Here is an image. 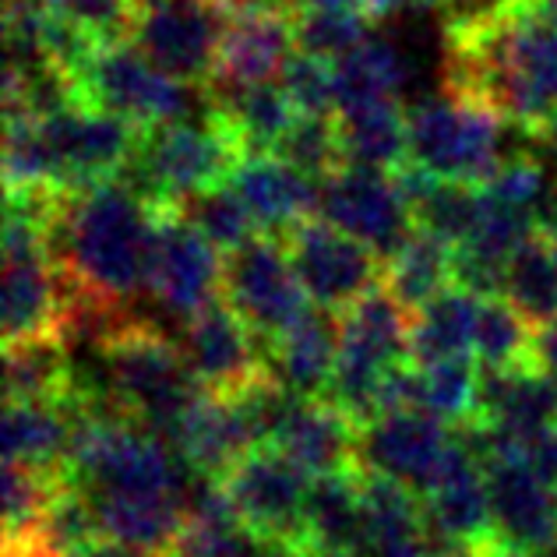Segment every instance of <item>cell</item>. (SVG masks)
Returning a JSON list of instances; mask_svg holds the SVG:
<instances>
[{
  "label": "cell",
  "mask_w": 557,
  "mask_h": 557,
  "mask_svg": "<svg viewBox=\"0 0 557 557\" xmlns=\"http://www.w3.org/2000/svg\"><path fill=\"white\" fill-rule=\"evenodd\" d=\"M536 363L557 377V318H550L544 329H536Z\"/></svg>",
  "instance_id": "obj_45"
},
{
  "label": "cell",
  "mask_w": 557,
  "mask_h": 557,
  "mask_svg": "<svg viewBox=\"0 0 557 557\" xmlns=\"http://www.w3.org/2000/svg\"><path fill=\"white\" fill-rule=\"evenodd\" d=\"M96 354L102 368V381L96 388L124 417L145 423L166 445H173L181 413L201 388L184 346L170 339V332L156 325L152 318L127 314L124 325Z\"/></svg>",
  "instance_id": "obj_3"
},
{
  "label": "cell",
  "mask_w": 557,
  "mask_h": 557,
  "mask_svg": "<svg viewBox=\"0 0 557 557\" xmlns=\"http://www.w3.org/2000/svg\"><path fill=\"white\" fill-rule=\"evenodd\" d=\"M195 89L170 78L131 39L102 42L82 78V102L121 113L145 131L173 121H187L195 110Z\"/></svg>",
  "instance_id": "obj_8"
},
{
  "label": "cell",
  "mask_w": 557,
  "mask_h": 557,
  "mask_svg": "<svg viewBox=\"0 0 557 557\" xmlns=\"http://www.w3.org/2000/svg\"><path fill=\"white\" fill-rule=\"evenodd\" d=\"M75 297V278L53 255L4 258V346L33 339H61L67 304Z\"/></svg>",
  "instance_id": "obj_17"
},
{
  "label": "cell",
  "mask_w": 557,
  "mask_h": 557,
  "mask_svg": "<svg viewBox=\"0 0 557 557\" xmlns=\"http://www.w3.org/2000/svg\"><path fill=\"white\" fill-rule=\"evenodd\" d=\"M431 530L442 547H476L494 544V508L487 469H483L456 434V451H451L445 476L428 494Z\"/></svg>",
  "instance_id": "obj_22"
},
{
  "label": "cell",
  "mask_w": 557,
  "mask_h": 557,
  "mask_svg": "<svg viewBox=\"0 0 557 557\" xmlns=\"http://www.w3.org/2000/svg\"><path fill=\"white\" fill-rule=\"evenodd\" d=\"M212 113L226 121V127L240 138L247 156L275 152V145L293 127L300 110L278 82L265 85H205Z\"/></svg>",
  "instance_id": "obj_27"
},
{
  "label": "cell",
  "mask_w": 557,
  "mask_h": 557,
  "mask_svg": "<svg viewBox=\"0 0 557 557\" xmlns=\"http://www.w3.org/2000/svg\"><path fill=\"white\" fill-rule=\"evenodd\" d=\"M476 307L473 297L462 286H448L437 293L431 304L413 311V332H409V360L420 368L431 363L473 357V329H476Z\"/></svg>",
  "instance_id": "obj_31"
},
{
  "label": "cell",
  "mask_w": 557,
  "mask_h": 557,
  "mask_svg": "<svg viewBox=\"0 0 557 557\" xmlns=\"http://www.w3.org/2000/svg\"><path fill=\"white\" fill-rule=\"evenodd\" d=\"M278 85L300 113H335V64L325 57L297 50L278 75Z\"/></svg>",
  "instance_id": "obj_40"
},
{
  "label": "cell",
  "mask_w": 557,
  "mask_h": 557,
  "mask_svg": "<svg viewBox=\"0 0 557 557\" xmlns=\"http://www.w3.org/2000/svg\"><path fill=\"white\" fill-rule=\"evenodd\" d=\"M409 78H413V61L399 42L385 36L363 39L354 53L335 61V113L399 102Z\"/></svg>",
  "instance_id": "obj_28"
},
{
  "label": "cell",
  "mask_w": 557,
  "mask_h": 557,
  "mask_svg": "<svg viewBox=\"0 0 557 557\" xmlns=\"http://www.w3.org/2000/svg\"><path fill=\"white\" fill-rule=\"evenodd\" d=\"M173 448H177L190 473L205 480H223L226 469L258 445L247 431L237 399H226V395H215L201 385L181 413Z\"/></svg>",
  "instance_id": "obj_20"
},
{
  "label": "cell",
  "mask_w": 557,
  "mask_h": 557,
  "mask_svg": "<svg viewBox=\"0 0 557 557\" xmlns=\"http://www.w3.org/2000/svg\"><path fill=\"white\" fill-rule=\"evenodd\" d=\"M275 156H283L289 166L314 181L332 177L335 170L346 166L339 113H300L275 145Z\"/></svg>",
  "instance_id": "obj_37"
},
{
  "label": "cell",
  "mask_w": 557,
  "mask_h": 557,
  "mask_svg": "<svg viewBox=\"0 0 557 557\" xmlns=\"http://www.w3.org/2000/svg\"><path fill=\"white\" fill-rule=\"evenodd\" d=\"M4 557H64V554L53 550L39 533H25L4 540Z\"/></svg>",
  "instance_id": "obj_44"
},
{
  "label": "cell",
  "mask_w": 557,
  "mask_h": 557,
  "mask_svg": "<svg viewBox=\"0 0 557 557\" xmlns=\"http://www.w3.org/2000/svg\"><path fill=\"white\" fill-rule=\"evenodd\" d=\"M265 557H332V554L318 550L311 544H289V547H272V550H265Z\"/></svg>",
  "instance_id": "obj_47"
},
{
  "label": "cell",
  "mask_w": 557,
  "mask_h": 557,
  "mask_svg": "<svg viewBox=\"0 0 557 557\" xmlns=\"http://www.w3.org/2000/svg\"><path fill=\"white\" fill-rule=\"evenodd\" d=\"M283 240L307 297L329 311L343 314L385 278V258L371 244L349 237L321 215L304 219Z\"/></svg>",
  "instance_id": "obj_10"
},
{
  "label": "cell",
  "mask_w": 557,
  "mask_h": 557,
  "mask_svg": "<svg viewBox=\"0 0 557 557\" xmlns=\"http://www.w3.org/2000/svg\"><path fill=\"white\" fill-rule=\"evenodd\" d=\"M442 89L483 102L536 141L557 124V28L519 0L502 22L445 36Z\"/></svg>",
  "instance_id": "obj_1"
},
{
  "label": "cell",
  "mask_w": 557,
  "mask_h": 557,
  "mask_svg": "<svg viewBox=\"0 0 557 557\" xmlns=\"http://www.w3.org/2000/svg\"><path fill=\"white\" fill-rule=\"evenodd\" d=\"M409 311H420L437 293L456 286V247L431 237V233L413 230L409 240L385 258V278H381Z\"/></svg>",
  "instance_id": "obj_32"
},
{
  "label": "cell",
  "mask_w": 557,
  "mask_h": 557,
  "mask_svg": "<svg viewBox=\"0 0 557 557\" xmlns=\"http://www.w3.org/2000/svg\"><path fill=\"white\" fill-rule=\"evenodd\" d=\"M399 187L406 195L413 226L445 240L448 247H462L480 226L483 215V187L469 181H448L417 163H406L399 173Z\"/></svg>",
  "instance_id": "obj_26"
},
{
  "label": "cell",
  "mask_w": 557,
  "mask_h": 557,
  "mask_svg": "<svg viewBox=\"0 0 557 557\" xmlns=\"http://www.w3.org/2000/svg\"><path fill=\"white\" fill-rule=\"evenodd\" d=\"M329 4H360V0H289V8H329Z\"/></svg>",
  "instance_id": "obj_48"
},
{
  "label": "cell",
  "mask_w": 557,
  "mask_h": 557,
  "mask_svg": "<svg viewBox=\"0 0 557 557\" xmlns=\"http://www.w3.org/2000/svg\"><path fill=\"white\" fill-rule=\"evenodd\" d=\"M505 297L519 311L544 329L550 318H557V251L544 233H533L508 261Z\"/></svg>",
  "instance_id": "obj_35"
},
{
  "label": "cell",
  "mask_w": 557,
  "mask_h": 557,
  "mask_svg": "<svg viewBox=\"0 0 557 557\" xmlns=\"http://www.w3.org/2000/svg\"><path fill=\"white\" fill-rule=\"evenodd\" d=\"M293 53H297L293 8H230L209 85L278 82Z\"/></svg>",
  "instance_id": "obj_16"
},
{
  "label": "cell",
  "mask_w": 557,
  "mask_h": 557,
  "mask_svg": "<svg viewBox=\"0 0 557 557\" xmlns=\"http://www.w3.org/2000/svg\"><path fill=\"white\" fill-rule=\"evenodd\" d=\"M82 377L64 339H33L4 346V399L8 403H71Z\"/></svg>",
  "instance_id": "obj_30"
},
{
  "label": "cell",
  "mask_w": 557,
  "mask_h": 557,
  "mask_svg": "<svg viewBox=\"0 0 557 557\" xmlns=\"http://www.w3.org/2000/svg\"><path fill=\"white\" fill-rule=\"evenodd\" d=\"M473 360L480 368H519L536 363V325L505 293L480 297L473 329Z\"/></svg>",
  "instance_id": "obj_34"
},
{
  "label": "cell",
  "mask_w": 557,
  "mask_h": 557,
  "mask_svg": "<svg viewBox=\"0 0 557 557\" xmlns=\"http://www.w3.org/2000/svg\"><path fill=\"white\" fill-rule=\"evenodd\" d=\"M135 4H149V0H135Z\"/></svg>",
  "instance_id": "obj_51"
},
{
  "label": "cell",
  "mask_w": 557,
  "mask_h": 557,
  "mask_svg": "<svg viewBox=\"0 0 557 557\" xmlns=\"http://www.w3.org/2000/svg\"><path fill=\"white\" fill-rule=\"evenodd\" d=\"M318 215L346 230L349 237L371 244L381 258H392L417 230L399 177L357 163H346L321 181Z\"/></svg>",
  "instance_id": "obj_12"
},
{
  "label": "cell",
  "mask_w": 557,
  "mask_h": 557,
  "mask_svg": "<svg viewBox=\"0 0 557 557\" xmlns=\"http://www.w3.org/2000/svg\"><path fill=\"white\" fill-rule=\"evenodd\" d=\"M272 445L283 448L311 476L360 469V428L339 406H332L325 395H318V399L293 395Z\"/></svg>",
  "instance_id": "obj_18"
},
{
  "label": "cell",
  "mask_w": 557,
  "mask_h": 557,
  "mask_svg": "<svg viewBox=\"0 0 557 557\" xmlns=\"http://www.w3.org/2000/svg\"><path fill=\"white\" fill-rule=\"evenodd\" d=\"M451 451H456V431L423 409H399L381 413L360 431L357 459L368 473H385L428 497L437 480L445 476Z\"/></svg>",
  "instance_id": "obj_13"
},
{
  "label": "cell",
  "mask_w": 557,
  "mask_h": 557,
  "mask_svg": "<svg viewBox=\"0 0 557 557\" xmlns=\"http://www.w3.org/2000/svg\"><path fill=\"white\" fill-rule=\"evenodd\" d=\"M181 346L195 377L215 395H240L272 377L265 343L223 297L184 321Z\"/></svg>",
  "instance_id": "obj_14"
},
{
  "label": "cell",
  "mask_w": 557,
  "mask_h": 557,
  "mask_svg": "<svg viewBox=\"0 0 557 557\" xmlns=\"http://www.w3.org/2000/svg\"><path fill=\"white\" fill-rule=\"evenodd\" d=\"M346 163L399 173L409 163V116L399 102L339 113Z\"/></svg>",
  "instance_id": "obj_33"
},
{
  "label": "cell",
  "mask_w": 557,
  "mask_h": 557,
  "mask_svg": "<svg viewBox=\"0 0 557 557\" xmlns=\"http://www.w3.org/2000/svg\"><path fill=\"white\" fill-rule=\"evenodd\" d=\"M156 212L131 184L102 181L89 190H71L53 258L75 283L110 307H131L138 289H149Z\"/></svg>",
  "instance_id": "obj_2"
},
{
  "label": "cell",
  "mask_w": 557,
  "mask_h": 557,
  "mask_svg": "<svg viewBox=\"0 0 557 557\" xmlns=\"http://www.w3.org/2000/svg\"><path fill=\"white\" fill-rule=\"evenodd\" d=\"M75 557H138V554H131L127 547H121V544H113V540H96L92 547H85L82 554H75Z\"/></svg>",
  "instance_id": "obj_46"
},
{
  "label": "cell",
  "mask_w": 557,
  "mask_h": 557,
  "mask_svg": "<svg viewBox=\"0 0 557 557\" xmlns=\"http://www.w3.org/2000/svg\"><path fill=\"white\" fill-rule=\"evenodd\" d=\"M304 469L283 448L258 445L240 456L219 480L230 494L237 519L261 550L307 544V483Z\"/></svg>",
  "instance_id": "obj_6"
},
{
  "label": "cell",
  "mask_w": 557,
  "mask_h": 557,
  "mask_svg": "<svg viewBox=\"0 0 557 557\" xmlns=\"http://www.w3.org/2000/svg\"><path fill=\"white\" fill-rule=\"evenodd\" d=\"M223 300L265 346L311 311V297L293 269L286 240L275 233H255L251 240L226 255Z\"/></svg>",
  "instance_id": "obj_7"
},
{
  "label": "cell",
  "mask_w": 557,
  "mask_h": 557,
  "mask_svg": "<svg viewBox=\"0 0 557 557\" xmlns=\"http://www.w3.org/2000/svg\"><path fill=\"white\" fill-rule=\"evenodd\" d=\"M152 255H149V293L163 311L190 318L201 307L223 297V261L212 240L187 223L177 205H152Z\"/></svg>",
  "instance_id": "obj_11"
},
{
  "label": "cell",
  "mask_w": 557,
  "mask_h": 557,
  "mask_svg": "<svg viewBox=\"0 0 557 557\" xmlns=\"http://www.w3.org/2000/svg\"><path fill=\"white\" fill-rule=\"evenodd\" d=\"M533 557H557V544H550L547 550H540V554H533Z\"/></svg>",
  "instance_id": "obj_49"
},
{
  "label": "cell",
  "mask_w": 557,
  "mask_h": 557,
  "mask_svg": "<svg viewBox=\"0 0 557 557\" xmlns=\"http://www.w3.org/2000/svg\"><path fill=\"white\" fill-rule=\"evenodd\" d=\"M233 190L251 209L261 233H286L304 223V219L318 215L321 201V181L307 177L297 166H289L283 156L275 152H255L244 156V163L230 177Z\"/></svg>",
  "instance_id": "obj_19"
},
{
  "label": "cell",
  "mask_w": 557,
  "mask_h": 557,
  "mask_svg": "<svg viewBox=\"0 0 557 557\" xmlns=\"http://www.w3.org/2000/svg\"><path fill=\"white\" fill-rule=\"evenodd\" d=\"M525 459H530V462L536 466V473H540V476H544L547 483H554V487H557V428L540 437V442L530 448V456H525Z\"/></svg>",
  "instance_id": "obj_43"
},
{
  "label": "cell",
  "mask_w": 557,
  "mask_h": 557,
  "mask_svg": "<svg viewBox=\"0 0 557 557\" xmlns=\"http://www.w3.org/2000/svg\"><path fill=\"white\" fill-rule=\"evenodd\" d=\"M293 36L300 53L325 57L335 64L374 36V18L360 4L293 8Z\"/></svg>",
  "instance_id": "obj_36"
},
{
  "label": "cell",
  "mask_w": 557,
  "mask_h": 557,
  "mask_svg": "<svg viewBox=\"0 0 557 557\" xmlns=\"http://www.w3.org/2000/svg\"><path fill=\"white\" fill-rule=\"evenodd\" d=\"M409 116V163L448 181L483 184L505 163V121L483 102L442 89L417 102Z\"/></svg>",
  "instance_id": "obj_5"
},
{
  "label": "cell",
  "mask_w": 557,
  "mask_h": 557,
  "mask_svg": "<svg viewBox=\"0 0 557 557\" xmlns=\"http://www.w3.org/2000/svg\"><path fill=\"white\" fill-rule=\"evenodd\" d=\"M71 434H75V406L71 403L4 406V462L67 469Z\"/></svg>",
  "instance_id": "obj_29"
},
{
  "label": "cell",
  "mask_w": 557,
  "mask_h": 557,
  "mask_svg": "<svg viewBox=\"0 0 557 557\" xmlns=\"http://www.w3.org/2000/svg\"><path fill=\"white\" fill-rule=\"evenodd\" d=\"M47 4L50 11H57L71 25L85 28L99 42L131 39V28H135V14H138L135 0H47Z\"/></svg>",
  "instance_id": "obj_42"
},
{
  "label": "cell",
  "mask_w": 557,
  "mask_h": 557,
  "mask_svg": "<svg viewBox=\"0 0 557 557\" xmlns=\"http://www.w3.org/2000/svg\"><path fill=\"white\" fill-rule=\"evenodd\" d=\"M339 339H343L339 311L311 304V311L297 325L286 329L275 343L265 346L269 368L286 392L318 399L332 385L335 360H339Z\"/></svg>",
  "instance_id": "obj_24"
},
{
  "label": "cell",
  "mask_w": 557,
  "mask_h": 557,
  "mask_svg": "<svg viewBox=\"0 0 557 557\" xmlns=\"http://www.w3.org/2000/svg\"><path fill=\"white\" fill-rule=\"evenodd\" d=\"M434 4H442V0H434Z\"/></svg>",
  "instance_id": "obj_52"
},
{
  "label": "cell",
  "mask_w": 557,
  "mask_h": 557,
  "mask_svg": "<svg viewBox=\"0 0 557 557\" xmlns=\"http://www.w3.org/2000/svg\"><path fill=\"white\" fill-rule=\"evenodd\" d=\"M480 187L487 190L491 198L519 205V209L536 215V205L544 201L550 177H547V166L540 163L533 152H516V156H508L505 163L491 173V181H483Z\"/></svg>",
  "instance_id": "obj_41"
},
{
  "label": "cell",
  "mask_w": 557,
  "mask_h": 557,
  "mask_svg": "<svg viewBox=\"0 0 557 557\" xmlns=\"http://www.w3.org/2000/svg\"><path fill=\"white\" fill-rule=\"evenodd\" d=\"M247 149L226 127L219 113H212L205 99V116L159 124L145 131L135 159L121 173L149 205H177L201 190L223 187L244 163Z\"/></svg>",
  "instance_id": "obj_4"
},
{
  "label": "cell",
  "mask_w": 557,
  "mask_h": 557,
  "mask_svg": "<svg viewBox=\"0 0 557 557\" xmlns=\"http://www.w3.org/2000/svg\"><path fill=\"white\" fill-rule=\"evenodd\" d=\"M304 519H307V544L311 547L332 557H371L360 469L311 476Z\"/></svg>",
  "instance_id": "obj_25"
},
{
  "label": "cell",
  "mask_w": 557,
  "mask_h": 557,
  "mask_svg": "<svg viewBox=\"0 0 557 557\" xmlns=\"http://www.w3.org/2000/svg\"><path fill=\"white\" fill-rule=\"evenodd\" d=\"M363 508H368L371 557H434L437 536L431 530L428 497L385 473L360 469Z\"/></svg>",
  "instance_id": "obj_23"
},
{
  "label": "cell",
  "mask_w": 557,
  "mask_h": 557,
  "mask_svg": "<svg viewBox=\"0 0 557 557\" xmlns=\"http://www.w3.org/2000/svg\"><path fill=\"white\" fill-rule=\"evenodd\" d=\"M226 18V0H149L138 4L131 42L170 78L205 89L215 75Z\"/></svg>",
  "instance_id": "obj_9"
},
{
  "label": "cell",
  "mask_w": 557,
  "mask_h": 557,
  "mask_svg": "<svg viewBox=\"0 0 557 557\" xmlns=\"http://www.w3.org/2000/svg\"><path fill=\"white\" fill-rule=\"evenodd\" d=\"M92 508L99 533L138 557H173L187 530V491L92 494Z\"/></svg>",
  "instance_id": "obj_21"
},
{
  "label": "cell",
  "mask_w": 557,
  "mask_h": 557,
  "mask_svg": "<svg viewBox=\"0 0 557 557\" xmlns=\"http://www.w3.org/2000/svg\"><path fill=\"white\" fill-rule=\"evenodd\" d=\"M177 212L201 233L205 240H212L223 255L237 251L240 244H247L255 233H261L251 209H247L244 198L233 190V184L201 190V195H190V198L177 201Z\"/></svg>",
  "instance_id": "obj_38"
},
{
  "label": "cell",
  "mask_w": 557,
  "mask_h": 557,
  "mask_svg": "<svg viewBox=\"0 0 557 557\" xmlns=\"http://www.w3.org/2000/svg\"><path fill=\"white\" fill-rule=\"evenodd\" d=\"M420 371H423V409H428L431 417L445 420L448 428H462V423L476 417L480 363L473 357L442 360Z\"/></svg>",
  "instance_id": "obj_39"
},
{
  "label": "cell",
  "mask_w": 557,
  "mask_h": 557,
  "mask_svg": "<svg viewBox=\"0 0 557 557\" xmlns=\"http://www.w3.org/2000/svg\"><path fill=\"white\" fill-rule=\"evenodd\" d=\"M494 508V544L508 557H533L557 544V487L536 473L530 459L487 466Z\"/></svg>",
  "instance_id": "obj_15"
},
{
  "label": "cell",
  "mask_w": 557,
  "mask_h": 557,
  "mask_svg": "<svg viewBox=\"0 0 557 557\" xmlns=\"http://www.w3.org/2000/svg\"><path fill=\"white\" fill-rule=\"evenodd\" d=\"M547 240H550V244H554V251H557V237H547Z\"/></svg>",
  "instance_id": "obj_50"
}]
</instances>
